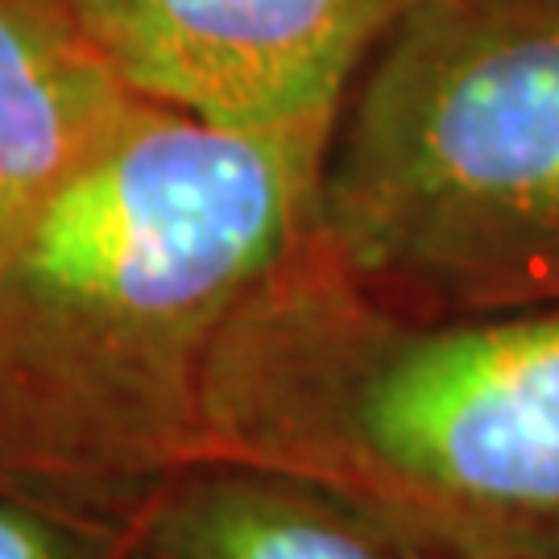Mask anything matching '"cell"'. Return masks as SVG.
Returning a JSON list of instances; mask_svg holds the SVG:
<instances>
[{
    "label": "cell",
    "instance_id": "1",
    "mask_svg": "<svg viewBox=\"0 0 559 559\" xmlns=\"http://www.w3.org/2000/svg\"><path fill=\"white\" fill-rule=\"evenodd\" d=\"M328 145L141 100L0 258V473L120 519L200 460L212 357L316 233Z\"/></svg>",
    "mask_w": 559,
    "mask_h": 559
},
{
    "label": "cell",
    "instance_id": "2",
    "mask_svg": "<svg viewBox=\"0 0 559 559\" xmlns=\"http://www.w3.org/2000/svg\"><path fill=\"white\" fill-rule=\"evenodd\" d=\"M200 460L320 485L452 559L559 556V307L402 316L311 233L224 332Z\"/></svg>",
    "mask_w": 559,
    "mask_h": 559
},
{
    "label": "cell",
    "instance_id": "3",
    "mask_svg": "<svg viewBox=\"0 0 559 559\" xmlns=\"http://www.w3.org/2000/svg\"><path fill=\"white\" fill-rule=\"evenodd\" d=\"M316 240L402 316L559 307V0H419L340 108Z\"/></svg>",
    "mask_w": 559,
    "mask_h": 559
},
{
    "label": "cell",
    "instance_id": "4",
    "mask_svg": "<svg viewBox=\"0 0 559 559\" xmlns=\"http://www.w3.org/2000/svg\"><path fill=\"white\" fill-rule=\"evenodd\" d=\"M145 104L233 133L323 138L419 0H71Z\"/></svg>",
    "mask_w": 559,
    "mask_h": 559
},
{
    "label": "cell",
    "instance_id": "5",
    "mask_svg": "<svg viewBox=\"0 0 559 559\" xmlns=\"http://www.w3.org/2000/svg\"><path fill=\"white\" fill-rule=\"evenodd\" d=\"M120 559H452L320 485L191 460L120 514Z\"/></svg>",
    "mask_w": 559,
    "mask_h": 559
},
{
    "label": "cell",
    "instance_id": "6",
    "mask_svg": "<svg viewBox=\"0 0 559 559\" xmlns=\"http://www.w3.org/2000/svg\"><path fill=\"white\" fill-rule=\"evenodd\" d=\"M138 104L71 0H0V258Z\"/></svg>",
    "mask_w": 559,
    "mask_h": 559
},
{
    "label": "cell",
    "instance_id": "7",
    "mask_svg": "<svg viewBox=\"0 0 559 559\" xmlns=\"http://www.w3.org/2000/svg\"><path fill=\"white\" fill-rule=\"evenodd\" d=\"M0 559H120V519L0 473Z\"/></svg>",
    "mask_w": 559,
    "mask_h": 559
},
{
    "label": "cell",
    "instance_id": "8",
    "mask_svg": "<svg viewBox=\"0 0 559 559\" xmlns=\"http://www.w3.org/2000/svg\"><path fill=\"white\" fill-rule=\"evenodd\" d=\"M526 559H559V556H526Z\"/></svg>",
    "mask_w": 559,
    "mask_h": 559
}]
</instances>
